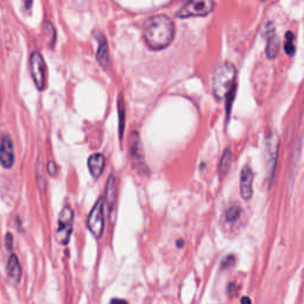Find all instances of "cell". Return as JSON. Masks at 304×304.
I'll list each match as a JSON object with an SVG mask.
<instances>
[{"label": "cell", "mask_w": 304, "mask_h": 304, "mask_svg": "<svg viewBox=\"0 0 304 304\" xmlns=\"http://www.w3.org/2000/svg\"><path fill=\"white\" fill-rule=\"evenodd\" d=\"M144 40L152 50H162L173 43L175 25L173 20L164 14L153 16L146 20L143 29Z\"/></svg>", "instance_id": "obj_1"}, {"label": "cell", "mask_w": 304, "mask_h": 304, "mask_svg": "<svg viewBox=\"0 0 304 304\" xmlns=\"http://www.w3.org/2000/svg\"><path fill=\"white\" fill-rule=\"evenodd\" d=\"M236 79L237 69L230 62H226L215 69L212 77V86L213 93L218 100L225 99L230 90L236 87Z\"/></svg>", "instance_id": "obj_2"}, {"label": "cell", "mask_w": 304, "mask_h": 304, "mask_svg": "<svg viewBox=\"0 0 304 304\" xmlns=\"http://www.w3.org/2000/svg\"><path fill=\"white\" fill-rule=\"evenodd\" d=\"M73 221L74 212L70 207H65L59 216V224H57L56 240L61 245H67L70 240V236L73 233Z\"/></svg>", "instance_id": "obj_3"}, {"label": "cell", "mask_w": 304, "mask_h": 304, "mask_svg": "<svg viewBox=\"0 0 304 304\" xmlns=\"http://www.w3.org/2000/svg\"><path fill=\"white\" fill-rule=\"evenodd\" d=\"M213 10H214V1L213 0H189L181 8L177 16L180 18L204 17L209 14Z\"/></svg>", "instance_id": "obj_4"}, {"label": "cell", "mask_w": 304, "mask_h": 304, "mask_svg": "<svg viewBox=\"0 0 304 304\" xmlns=\"http://www.w3.org/2000/svg\"><path fill=\"white\" fill-rule=\"evenodd\" d=\"M45 71H47V68H45L43 56L38 51H35L30 57V73H31L36 87L40 90L45 88Z\"/></svg>", "instance_id": "obj_5"}, {"label": "cell", "mask_w": 304, "mask_h": 304, "mask_svg": "<svg viewBox=\"0 0 304 304\" xmlns=\"http://www.w3.org/2000/svg\"><path fill=\"white\" fill-rule=\"evenodd\" d=\"M104 198H99L96 201V203L93 207L92 212L88 216V230L92 232L93 236H95L96 238H101L102 233H104Z\"/></svg>", "instance_id": "obj_6"}, {"label": "cell", "mask_w": 304, "mask_h": 304, "mask_svg": "<svg viewBox=\"0 0 304 304\" xmlns=\"http://www.w3.org/2000/svg\"><path fill=\"white\" fill-rule=\"evenodd\" d=\"M279 139L277 133H271L267 135L266 144H265V151H266V168L269 171V180L271 181L275 174V168L277 164V156H278Z\"/></svg>", "instance_id": "obj_7"}, {"label": "cell", "mask_w": 304, "mask_h": 304, "mask_svg": "<svg viewBox=\"0 0 304 304\" xmlns=\"http://www.w3.org/2000/svg\"><path fill=\"white\" fill-rule=\"evenodd\" d=\"M14 163V147L11 137L4 134L0 140V164L6 169H10Z\"/></svg>", "instance_id": "obj_8"}, {"label": "cell", "mask_w": 304, "mask_h": 304, "mask_svg": "<svg viewBox=\"0 0 304 304\" xmlns=\"http://www.w3.org/2000/svg\"><path fill=\"white\" fill-rule=\"evenodd\" d=\"M253 171L248 165H245L240 173V195L246 201L253 195Z\"/></svg>", "instance_id": "obj_9"}, {"label": "cell", "mask_w": 304, "mask_h": 304, "mask_svg": "<svg viewBox=\"0 0 304 304\" xmlns=\"http://www.w3.org/2000/svg\"><path fill=\"white\" fill-rule=\"evenodd\" d=\"M131 157L133 163L138 167V170H140L141 168L146 169L145 163H144L143 147L140 144L139 134H137V132H133L131 135Z\"/></svg>", "instance_id": "obj_10"}, {"label": "cell", "mask_w": 304, "mask_h": 304, "mask_svg": "<svg viewBox=\"0 0 304 304\" xmlns=\"http://www.w3.org/2000/svg\"><path fill=\"white\" fill-rule=\"evenodd\" d=\"M6 273H7L8 279L13 284H18V282L22 278V269H20L19 260H18L16 254H12L10 259H8L7 266H6Z\"/></svg>", "instance_id": "obj_11"}, {"label": "cell", "mask_w": 304, "mask_h": 304, "mask_svg": "<svg viewBox=\"0 0 304 304\" xmlns=\"http://www.w3.org/2000/svg\"><path fill=\"white\" fill-rule=\"evenodd\" d=\"M88 169L94 177H100L105 169V157L101 153H94L88 159Z\"/></svg>", "instance_id": "obj_12"}, {"label": "cell", "mask_w": 304, "mask_h": 304, "mask_svg": "<svg viewBox=\"0 0 304 304\" xmlns=\"http://www.w3.org/2000/svg\"><path fill=\"white\" fill-rule=\"evenodd\" d=\"M98 42L99 48L98 54H96V59H98V62L100 63L102 67L106 68L108 62H110V50H108L106 38L104 37V35H98Z\"/></svg>", "instance_id": "obj_13"}, {"label": "cell", "mask_w": 304, "mask_h": 304, "mask_svg": "<svg viewBox=\"0 0 304 304\" xmlns=\"http://www.w3.org/2000/svg\"><path fill=\"white\" fill-rule=\"evenodd\" d=\"M117 182H116V177L111 176L108 179L107 182V191H106V198H107V203H108V208H110V212H113L114 207H116L117 202Z\"/></svg>", "instance_id": "obj_14"}, {"label": "cell", "mask_w": 304, "mask_h": 304, "mask_svg": "<svg viewBox=\"0 0 304 304\" xmlns=\"http://www.w3.org/2000/svg\"><path fill=\"white\" fill-rule=\"evenodd\" d=\"M267 43H266V49H265V53H266V56L269 57L270 60L276 59V56L278 55L279 51V38L277 37V35H272L270 37L266 38Z\"/></svg>", "instance_id": "obj_15"}, {"label": "cell", "mask_w": 304, "mask_h": 304, "mask_svg": "<svg viewBox=\"0 0 304 304\" xmlns=\"http://www.w3.org/2000/svg\"><path fill=\"white\" fill-rule=\"evenodd\" d=\"M231 164H232V152L230 149H226L219 164V175L221 179L228 173V170H230L231 168Z\"/></svg>", "instance_id": "obj_16"}, {"label": "cell", "mask_w": 304, "mask_h": 304, "mask_svg": "<svg viewBox=\"0 0 304 304\" xmlns=\"http://www.w3.org/2000/svg\"><path fill=\"white\" fill-rule=\"evenodd\" d=\"M240 215H242V209L237 204H232L226 209L225 213V218L228 222H237L240 219Z\"/></svg>", "instance_id": "obj_17"}, {"label": "cell", "mask_w": 304, "mask_h": 304, "mask_svg": "<svg viewBox=\"0 0 304 304\" xmlns=\"http://www.w3.org/2000/svg\"><path fill=\"white\" fill-rule=\"evenodd\" d=\"M43 34H44L45 40H47L48 43H49V47H53L54 43H55V38H56V31H55V28L53 26V24L45 23V25L43 28Z\"/></svg>", "instance_id": "obj_18"}, {"label": "cell", "mask_w": 304, "mask_h": 304, "mask_svg": "<svg viewBox=\"0 0 304 304\" xmlns=\"http://www.w3.org/2000/svg\"><path fill=\"white\" fill-rule=\"evenodd\" d=\"M295 36L291 31H288L285 34V44H284V50L289 56H293L295 54Z\"/></svg>", "instance_id": "obj_19"}, {"label": "cell", "mask_w": 304, "mask_h": 304, "mask_svg": "<svg viewBox=\"0 0 304 304\" xmlns=\"http://www.w3.org/2000/svg\"><path fill=\"white\" fill-rule=\"evenodd\" d=\"M118 111L120 114V138H122V132H124V118H125V107L122 96L118 99Z\"/></svg>", "instance_id": "obj_20"}, {"label": "cell", "mask_w": 304, "mask_h": 304, "mask_svg": "<svg viewBox=\"0 0 304 304\" xmlns=\"http://www.w3.org/2000/svg\"><path fill=\"white\" fill-rule=\"evenodd\" d=\"M236 90H237V87H234V88H232L230 90V93L226 95V99H227V102H226V105H227V106H226V112H227V117H230L232 104H233L234 96H236Z\"/></svg>", "instance_id": "obj_21"}, {"label": "cell", "mask_w": 304, "mask_h": 304, "mask_svg": "<svg viewBox=\"0 0 304 304\" xmlns=\"http://www.w3.org/2000/svg\"><path fill=\"white\" fill-rule=\"evenodd\" d=\"M234 263H236V258H234V255H228V257H226L225 259L222 260L221 266L222 269H227V267L233 266Z\"/></svg>", "instance_id": "obj_22"}, {"label": "cell", "mask_w": 304, "mask_h": 304, "mask_svg": "<svg viewBox=\"0 0 304 304\" xmlns=\"http://www.w3.org/2000/svg\"><path fill=\"white\" fill-rule=\"evenodd\" d=\"M48 170H49V174L55 175L56 171H57L56 164L54 163V162H49V164H48Z\"/></svg>", "instance_id": "obj_23"}, {"label": "cell", "mask_w": 304, "mask_h": 304, "mask_svg": "<svg viewBox=\"0 0 304 304\" xmlns=\"http://www.w3.org/2000/svg\"><path fill=\"white\" fill-rule=\"evenodd\" d=\"M236 291H237L236 290V285H234L233 283L228 285V288H227V294L228 295H231V296H232V295H233V294H236Z\"/></svg>", "instance_id": "obj_24"}, {"label": "cell", "mask_w": 304, "mask_h": 304, "mask_svg": "<svg viewBox=\"0 0 304 304\" xmlns=\"http://www.w3.org/2000/svg\"><path fill=\"white\" fill-rule=\"evenodd\" d=\"M6 245H7L8 249L12 248V236L10 233H7V236H6Z\"/></svg>", "instance_id": "obj_25"}, {"label": "cell", "mask_w": 304, "mask_h": 304, "mask_svg": "<svg viewBox=\"0 0 304 304\" xmlns=\"http://www.w3.org/2000/svg\"><path fill=\"white\" fill-rule=\"evenodd\" d=\"M32 1H34V0H25V5H26V7H28V8L31 7Z\"/></svg>", "instance_id": "obj_26"}, {"label": "cell", "mask_w": 304, "mask_h": 304, "mask_svg": "<svg viewBox=\"0 0 304 304\" xmlns=\"http://www.w3.org/2000/svg\"><path fill=\"white\" fill-rule=\"evenodd\" d=\"M242 303H251V300L247 299V297H243V299H242Z\"/></svg>", "instance_id": "obj_27"}, {"label": "cell", "mask_w": 304, "mask_h": 304, "mask_svg": "<svg viewBox=\"0 0 304 304\" xmlns=\"http://www.w3.org/2000/svg\"><path fill=\"white\" fill-rule=\"evenodd\" d=\"M182 245H183V243H182V242H179V246H180V247H181V246H182Z\"/></svg>", "instance_id": "obj_28"}]
</instances>
